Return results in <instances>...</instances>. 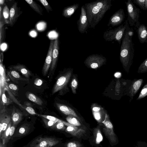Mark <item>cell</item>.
<instances>
[{
    "mask_svg": "<svg viewBox=\"0 0 147 147\" xmlns=\"http://www.w3.org/2000/svg\"><path fill=\"white\" fill-rule=\"evenodd\" d=\"M112 6L111 0H97L85 4L89 26L94 29Z\"/></svg>",
    "mask_w": 147,
    "mask_h": 147,
    "instance_id": "6da1fadb",
    "label": "cell"
},
{
    "mask_svg": "<svg viewBox=\"0 0 147 147\" xmlns=\"http://www.w3.org/2000/svg\"><path fill=\"white\" fill-rule=\"evenodd\" d=\"M129 24L127 27L122 40L120 53V59L124 68L127 71L129 70L133 61L134 55V44L132 41V37L128 34Z\"/></svg>",
    "mask_w": 147,
    "mask_h": 147,
    "instance_id": "7a4b0ae2",
    "label": "cell"
},
{
    "mask_svg": "<svg viewBox=\"0 0 147 147\" xmlns=\"http://www.w3.org/2000/svg\"><path fill=\"white\" fill-rule=\"evenodd\" d=\"M127 20L124 24H122L117 28L105 31L103 34V37L106 41H117L120 45L127 27Z\"/></svg>",
    "mask_w": 147,
    "mask_h": 147,
    "instance_id": "3957f363",
    "label": "cell"
},
{
    "mask_svg": "<svg viewBox=\"0 0 147 147\" xmlns=\"http://www.w3.org/2000/svg\"><path fill=\"white\" fill-rule=\"evenodd\" d=\"M127 13L128 24L130 26H133L138 23L140 9L136 7L131 0L125 2Z\"/></svg>",
    "mask_w": 147,
    "mask_h": 147,
    "instance_id": "277c9868",
    "label": "cell"
},
{
    "mask_svg": "<svg viewBox=\"0 0 147 147\" xmlns=\"http://www.w3.org/2000/svg\"><path fill=\"white\" fill-rule=\"evenodd\" d=\"M102 123L104 125L103 131L106 137L111 142L116 143L117 138L113 129V125L111 122L109 116L106 113L105 118Z\"/></svg>",
    "mask_w": 147,
    "mask_h": 147,
    "instance_id": "5b68a950",
    "label": "cell"
},
{
    "mask_svg": "<svg viewBox=\"0 0 147 147\" xmlns=\"http://www.w3.org/2000/svg\"><path fill=\"white\" fill-rule=\"evenodd\" d=\"M106 61V59L103 56L98 54H92L87 57L84 61V63L88 67L96 69L105 64Z\"/></svg>",
    "mask_w": 147,
    "mask_h": 147,
    "instance_id": "8992f818",
    "label": "cell"
},
{
    "mask_svg": "<svg viewBox=\"0 0 147 147\" xmlns=\"http://www.w3.org/2000/svg\"><path fill=\"white\" fill-rule=\"evenodd\" d=\"M59 142L54 138L39 137L34 140L30 144V147H52Z\"/></svg>",
    "mask_w": 147,
    "mask_h": 147,
    "instance_id": "52a82bcc",
    "label": "cell"
},
{
    "mask_svg": "<svg viewBox=\"0 0 147 147\" xmlns=\"http://www.w3.org/2000/svg\"><path fill=\"white\" fill-rule=\"evenodd\" d=\"M71 72L69 71L59 77L56 81L52 90V95L57 92L61 91L65 87L71 76Z\"/></svg>",
    "mask_w": 147,
    "mask_h": 147,
    "instance_id": "ba28073f",
    "label": "cell"
},
{
    "mask_svg": "<svg viewBox=\"0 0 147 147\" xmlns=\"http://www.w3.org/2000/svg\"><path fill=\"white\" fill-rule=\"evenodd\" d=\"M78 29L81 33H87L88 28L89 26L86 11L84 6L81 8V13L79 19L77 21Z\"/></svg>",
    "mask_w": 147,
    "mask_h": 147,
    "instance_id": "9c48e42d",
    "label": "cell"
},
{
    "mask_svg": "<svg viewBox=\"0 0 147 147\" xmlns=\"http://www.w3.org/2000/svg\"><path fill=\"white\" fill-rule=\"evenodd\" d=\"M125 18L124 10L123 9H120L111 17L107 26H111L113 27L118 26L123 22Z\"/></svg>",
    "mask_w": 147,
    "mask_h": 147,
    "instance_id": "30bf717a",
    "label": "cell"
},
{
    "mask_svg": "<svg viewBox=\"0 0 147 147\" xmlns=\"http://www.w3.org/2000/svg\"><path fill=\"white\" fill-rule=\"evenodd\" d=\"M11 117L8 115L5 108L0 112V138L11 121Z\"/></svg>",
    "mask_w": 147,
    "mask_h": 147,
    "instance_id": "8fae6325",
    "label": "cell"
},
{
    "mask_svg": "<svg viewBox=\"0 0 147 147\" xmlns=\"http://www.w3.org/2000/svg\"><path fill=\"white\" fill-rule=\"evenodd\" d=\"M54 42L53 40L50 41L49 49L43 66L42 72L44 76L46 75L51 66Z\"/></svg>",
    "mask_w": 147,
    "mask_h": 147,
    "instance_id": "7c38bea8",
    "label": "cell"
},
{
    "mask_svg": "<svg viewBox=\"0 0 147 147\" xmlns=\"http://www.w3.org/2000/svg\"><path fill=\"white\" fill-rule=\"evenodd\" d=\"M91 109L95 119L99 123H102L105 117V112L104 109L101 107L94 104L91 106Z\"/></svg>",
    "mask_w": 147,
    "mask_h": 147,
    "instance_id": "4fadbf2b",
    "label": "cell"
},
{
    "mask_svg": "<svg viewBox=\"0 0 147 147\" xmlns=\"http://www.w3.org/2000/svg\"><path fill=\"white\" fill-rule=\"evenodd\" d=\"M135 26L140 42L142 44L147 42V27L144 24H140L139 22Z\"/></svg>",
    "mask_w": 147,
    "mask_h": 147,
    "instance_id": "5bb4252c",
    "label": "cell"
},
{
    "mask_svg": "<svg viewBox=\"0 0 147 147\" xmlns=\"http://www.w3.org/2000/svg\"><path fill=\"white\" fill-rule=\"evenodd\" d=\"M65 130L73 136L80 138L86 133V128L81 126H68Z\"/></svg>",
    "mask_w": 147,
    "mask_h": 147,
    "instance_id": "9a60e30c",
    "label": "cell"
},
{
    "mask_svg": "<svg viewBox=\"0 0 147 147\" xmlns=\"http://www.w3.org/2000/svg\"><path fill=\"white\" fill-rule=\"evenodd\" d=\"M59 51V42L58 38L56 39L54 42L53 48L52 53V61L50 67V71L55 68L57 60Z\"/></svg>",
    "mask_w": 147,
    "mask_h": 147,
    "instance_id": "2e32d148",
    "label": "cell"
},
{
    "mask_svg": "<svg viewBox=\"0 0 147 147\" xmlns=\"http://www.w3.org/2000/svg\"><path fill=\"white\" fill-rule=\"evenodd\" d=\"M10 70L8 71L7 75L11 80L16 84L19 83L18 81H28L29 80L28 78H22L18 72L17 71L10 68Z\"/></svg>",
    "mask_w": 147,
    "mask_h": 147,
    "instance_id": "e0dca14e",
    "label": "cell"
},
{
    "mask_svg": "<svg viewBox=\"0 0 147 147\" xmlns=\"http://www.w3.org/2000/svg\"><path fill=\"white\" fill-rule=\"evenodd\" d=\"M19 16L17 3L15 2L11 7L9 24L12 26Z\"/></svg>",
    "mask_w": 147,
    "mask_h": 147,
    "instance_id": "ac0fdd59",
    "label": "cell"
},
{
    "mask_svg": "<svg viewBox=\"0 0 147 147\" xmlns=\"http://www.w3.org/2000/svg\"><path fill=\"white\" fill-rule=\"evenodd\" d=\"M56 105L58 109L64 114L72 115L80 120V119L72 109L65 105L58 103H57Z\"/></svg>",
    "mask_w": 147,
    "mask_h": 147,
    "instance_id": "d6986e66",
    "label": "cell"
},
{
    "mask_svg": "<svg viewBox=\"0 0 147 147\" xmlns=\"http://www.w3.org/2000/svg\"><path fill=\"white\" fill-rule=\"evenodd\" d=\"M22 117L23 114L21 111L13 107L11 116L13 125L16 126L22 120Z\"/></svg>",
    "mask_w": 147,
    "mask_h": 147,
    "instance_id": "ffe728a7",
    "label": "cell"
},
{
    "mask_svg": "<svg viewBox=\"0 0 147 147\" xmlns=\"http://www.w3.org/2000/svg\"><path fill=\"white\" fill-rule=\"evenodd\" d=\"M17 71L20 72L26 78H29L31 75L30 71L24 65L18 64L12 66L11 68Z\"/></svg>",
    "mask_w": 147,
    "mask_h": 147,
    "instance_id": "44dd1931",
    "label": "cell"
},
{
    "mask_svg": "<svg viewBox=\"0 0 147 147\" xmlns=\"http://www.w3.org/2000/svg\"><path fill=\"white\" fill-rule=\"evenodd\" d=\"M79 6V4L76 3L65 7L63 11V16L67 18L70 17L78 8Z\"/></svg>",
    "mask_w": 147,
    "mask_h": 147,
    "instance_id": "7402d4cb",
    "label": "cell"
},
{
    "mask_svg": "<svg viewBox=\"0 0 147 147\" xmlns=\"http://www.w3.org/2000/svg\"><path fill=\"white\" fill-rule=\"evenodd\" d=\"M143 82L142 79H139L133 82L129 92L131 97H133L136 94L142 85Z\"/></svg>",
    "mask_w": 147,
    "mask_h": 147,
    "instance_id": "603a6c76",
    "label": "cell"
},
{
    "mask_svg": "<svg viewBox=\"0 0 147 147\" xmlns=\"http://www.w3.org/2000/svg\"><path fill=\"white\" fill-rule=\"evenodd\" d=\"M25 95L27 98L31 101L39 105H42L43 102L42 100L32 93L27 92Z\"/></svg>",
    "mask_w": 147,
    "mask_h": 147,
    "instance_id": "cb8c5ba5",
    "label": "cell"
},
{
    "mask_svg": "<svg viewBox=\"0 0 147 147\" xmlns=\"http://www.w3.org/2000/svg\"><path fill=\"white\" fill-rule=\"evenodd\" d=\"M30 125L28 124H24L21 125L17 131L16 136L20 137L28 134L30 130Z\"/></svg>",
    "mask_w": 147,
    "mask_h": 147,
    "instance_id": "d4e9b609",
    "label": "cell"
},
{
    "mask_svg": "<svg viewBox=\"0 0 147 147\" xmlns=\"http://www.w3.org/2000/svg\"><path fill=\"white\" fill-rule=\"evenodd\" d=\"M11 126V121L0 138V139L2 140V143L3 144L7 143L9 140V135Z\"/></svg>",
    "mask_w": 147,
    "mask_h": 147,
    "instance_id": "484cf974",
    "label": "cell"
},
{
    "mask_svg": "<svg viewBox=\"0 0 147 147\" xmlns=\"http://www.w3.org/2000/svg\"><path fill=\"white\" fill-rule=\"evenodd\" d=\"M0 86L2 88H4L5 85V82L7 80L5 74V66L2 63H0Z\"/></svg>",
    "mask_w": 147,
    "mask_h": 147,
    "instance_id": "4316f807",
    "label": "cell"
},
{
    "mask_svg": "<svg viewBox=\"0 0 147 147\" xmlns=\"http://www.w3.org/2000/svg\"><path fill=\"white\" fill-rule=\"evenodd\" d=\"M30 6L38 14L42 15V9L40 7L32 0H26Z\"/></svg>",
    "mask_w": 147,
    "mask_h": 147,
    "instance_id": "83f0119b",
    "label": "cell"
},
{
    "mask_svg": "<svg viewBox=\"0 0 147 147\" xmlns=\"http://www.w3.org/2000/svg\"><path fill=\"white\" fill-rule=\"evenodd\" d=\"M38 116H39L40 117H42L45 118L47 119H48L49 120H51V121H53L55 122H62L65 125L67 126H75V125L71 124L68 123L66 122L56 118V117H55L53 116L49 115H42L40 114H38Z\"/></svg>",
    "mask_w": 147,
    "mask_h": 147,
    "instance_id": "f1b7e54d",
    "label": "cell"
},
{
    "mask_svg": "<svg viewBox=\"0 0 147 147\" xmlns=\"http://www.w3.org/2000/svg\"><path fill=\"white\" fill-rule=\"evenodd\" d=\"M93 134L96 143L99 144L103 139L99 127H97L94 129Z\"/></svg>",
    "mask_w": 147,
    "mask_h": 147,
    "instance_id": "f546056e",
    "label": "cell"
},
{
    "mask_svg": "<svg viewBox=\"0 0 147 147\" xmlns=\"http://www.w3.org/2000/svg\"><path fill=\"white\" fill-rule=\"evenodd\" d=\"M23 108L29 114L32 115H38L32 107L31 103L29 102L26 101L24 102L23 105H22Z\"/></svg>",
    "mask_w": 147,
    "mask_h": 147,
    "instance_id": "4dcf8cb0",
    "label": "cell"
},
{
    "mask_svg": "<svg viewBox=\"0 0 147 147\" xmlns=\"http://www.w3.org/2000/svg\"><path fill=\"white\" fill-rule=\"evenodd\" d=\"M66 119L68 122L71 124L76 126H81V124L79 120L72 115H69L66 118Z\"/></svg>",
    "mask_w": 147,
    "mask_h": 147,
    "instance_id": "1f68e13d",
    "label": "cell"
},
{
    "mask_svg": "<svg viewBox=\"0 0 147 147\" xmlns=\"http://www.w3.org/2000/svg\"><path fill=\"white\" fill-rule=\"evenodd\" d=\"M3 15L5 23L9 24L10 18V10L7 5H5L3 8Z\"/></svg>",
    "mask_w": 147,
    "mask_h": 147,
    "instance_id": "d6a6232c",
    "label": "cell"
},
{
    "mask_svg": "<svg viewBox=\"0 0 147 147\" xmlns=\"http://www.w3.org/2000/svg\"><path fill=\"white\" fill-rule=\"evenodd\" d=\"M5 90H6V89L5 86L3 88L2 95L1 96L2 103L4 105H7L11 104L12 101V100L6 96L5 93Z\"/></svg>",
    "mask_w": 147,
    "mask_h": 147,
    "instance_id": "836d02e7",
    "label": "cell"
},
{
    "mask_svg": "<svg viewBox=\"0 0 147 147\" xmlns=\"http://www.w3.org/2000/svg\"><path fill=\"white\" fill-rule=\"evenodd\" d=\"M133 3L143 10H147V0H133Z\"/></svg>",
    "mask_w": 147,
    "mask_h": 147,
    "instance_id": "e575fe53",
    "label": "cell"
},
{
    "mask_svg": "<svg viewBox=\"0 0 147 147\" xmlns=\"http://www.w3.org/2000/svg\"><path fill=\"white\" fill-rule=\"evenodd\" d=\"M5 87L15 96H16L17 94H18L19 89L17 86L14 84L12 83L5 84Z\"/></svg>",
    "mask_w": 147,
    "mask_h": 147,
    "instance_id": "d590c367",
    "label": "cell"
},
{
    "mask_svg": "<svg viewBox=\"0 0 147 147\" xmlns=\"http://www.w3.org/2000/svg\"><path fill=\"white\" fill-rule=\"evenodd\" d=\"M147 72V58L140 65L139 67L138 73H142Z\"/></svg>",
    "mask_w": 147,
    "mask_h": 147,
    "instance_id": "8d00e7d4",
    "label": "cell"
},
{
    "mask_svg": "<svg viewBox=\"0 0 147 147\" xmlns=\"http://www.w3.org/2000/svg\"><path fill=\"white\" fill-rule=\"evenodd\" d=\"M65 125L62 122H58L51 127V129L58 130H64L65 129Z\"/></svg>",
    "mask_w": 147,
    "mask_h": 147,
    "instance_id": "74e56055",
    "label": "cell"
},
{
    "mask_svg": "<svg viewBox=\"0 0 147 147\" xmlns=\"http://www.w3.org/2000/svg\"><path fill=\"white\" fill-rule=\"evenodd\" d=\"M146 96H147V83L142 88L137 100H140Z\"/></svg>",
    "mask_w": 147,
    "mask_h": 147,
    "instance_id": "f35d334b",
    "label": "cell"
},
{
    "mask_svg": "<svg viewBox=\"0 0 147 147\" xmlns=\"http://www.w3.org/2000/svg\"><path fill=\"white\" fill-rule=\"evenodd\" d=\"M78 83L76 78L74 77L71 82V88L72 92L75 94L76 93V89L78 86Z\"/></svg>",
    "mask_w": 147,
    "mask_h": 147,
    "instance_id": "ab89813d",
    "label": "cell"
},
{
    "mask_svg": "<svg viewBox=\"0 0 147 147\" xmlns=\"http://www.w3.org/2000/svg\"><path fill=\"white\" fill-rule=\"evenodd\" d=\"M46 126L47 127H52L57 122L51 121L45 118L41 117Z\"/></svg>",
    "mask_w": 147,
    "mask_h": 147,
    "instance_id": "60d3db41",
    "label": "cell"
},
{
    "mask_svg": "<svg viewBox=\"0 0 147 147\" xmlns=\"http://www.w3.org/2000/svg\"><path fill=\"white\" fill-rule=\"evenodd\" d=\"M38 1L42 5L48 12H49L50 11H52L51 7L46 0H38Z\"/></svg>",
    "mask_w": 147,
    "mask_h": 147,
    "instance_id": "b9f144b4",
    "label": "cell"
},
{
    "mask_svg": "<svg viewBox=\"0 0 147 147\" xmlns=\"http://www.w3.org/2000/svg\"><path fill=\"white\" fill-rule=\"evenodd\" d=\"M82 144L78 141H73L67 143V147H81Z\"/></svg>",
    "mask_w": 147,
    "mask_h": 147,
    "instance_id": "7bdbcfd3",
    "label": "cell"
},
{
    "mask_svg": "<svg viewBox=\"0 0 147 147\" xmlns=\"http://www.w3.org/2000/svg\"><path fill=\"white\" fill-rule=\"evenodd\" d=\"M6 90L7 91L9 95V96L11 97V99L13 100L18 105H19V106H21V107H22V105L20 104V103L18 102V101L16 99L14 96H13V95L11 94V92L10 91L5 87Z\"/></svg>",
    "mask_w": 147,
    "mask_h": 147,
    "instance_id": "ee69618b",
    "label": "cell"
},
{
    "mask_svg": "<svg viewBox=\"0 0 147 147\" xmlns=\"http://www.w3.org/2000/svg\"><path fill=\"white\" fill-rule=\"evenodd\" d=\"M134 147H147V142L139 141L137 142L136 145Z\"/></svg>",
    "mask_w": 147,
    "mask_h": 147,
    "instance_id": "f6af8a7d",
    "label": "cell"
},
{
    "mask_svg": "<svg viewBox=\"0 0 147 147\" xmlns=\"http://www.w3.org/2000/svg\"><path fill=\"white\" fill-rule=\"evenodd\" d=\"M43 83V80L38 78H36L35 79L34 81V84L35 85L37 86H40Z\"/></svg>",
    "mask_w": 147,
    "mask_h": 147,
    "instance_id": "bcb514c9",
    "label": "cell"
},
{
    "mask_svg": "<svg viewBox=\"0 0 147 147\" xmlns=\"http://www.w3.org/2000/svg\"><path fill=\"white\" fill-rule=\"evenodd\" d=\"M15 126L13 125L11 126L10 130V133L9 135V139L11 137L13 136L15 130Z\"/></svg>",
    "mask_w": 147,
    "mask_h": 147,
    "instance_id": "7dc6e473",
    "label": "cell"
},
{
    "mask_svg": "<svg viewBox=\"0 0 147 147\" xmlns=\"http://www.w3.org/2000/svg\"><path fill=\"white\" fill-rule=\"evenodd\" d=\"M3 11L2 8L1 7V6H0V20H1L2 19H4L3 18Z\"/></svg>",
    "mask_w": 147,
    "mask_h": 147,
    "instance_id": "c3c4849f",
    "label": "cell"
},
{
    "mask_svg": "<svg viewBox=\"0 0 147 147\" xmlns=\"http://www.w3.org/2000/svg\"><path fill=\"white\" fill-rule=\"evenodd\" d=\"M3 59V53H1L0 54V63H2Z\"/></svg>",
    "mask_w": 147,
    "mask_h": 147,
    "instance_id": "681fc988",
    "label": "cell"
},
{
    "mask_svg": "<svg viewBox=\"0 0 147 147\" xmlns=\"http://www.w3.org/2000/svg\"><path fill=\"white\" fill-rule=\"evenodd\" d=\"M5 1L4 0H0V6L3 5Z\"/></svg>",
    "mask_w": 147,
    "mask_h": 147,
    "instance_id": "f907efd6",
    "label": "cell"
},
{
    "mask_svg": "<svg viewBox=\"0 0 147 147\" xmlns=\"http://www.w3.org/2000/svg\"><path fill=\"white\" fill-rule=\"evenodd\" d=\"M0 147H6L5 144H3L2 143L0 142Z\"/></svg>",
    "mask_w": 147,
    "mask_h": 147,
    "instance_id": "816d5d0a",
    "label": "cell"
}]
</instances>
